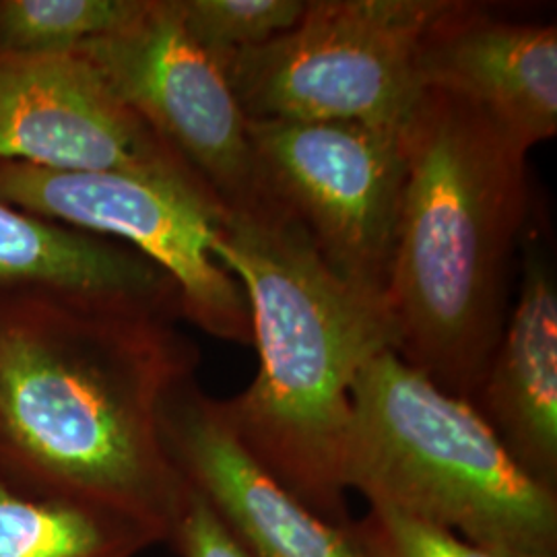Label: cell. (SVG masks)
Returning a JSON list of instances; mask_svg holds the SVG:
<instances>
[{
    "label": "cell",
    "instance_id": "6da1fadb",
    "mask_svg": "<svg viewBox=\"0 0 557 557\" xmlns=\"http://www.w3.org/2000/svg\"><path fill=\"white\" fill-rule=\"evenodd\" d=\"M178 310L0 283V485L131 518L168 543L188 487L161 409L195 379Z\"/></svg>",
    "mask_w": 557,
    "mask_h": 557
},
{
    "label": "cell",
    "instance_id": "7a4b0ae2",
    "mask_svg": "<svg viewBox=\"0 0 557 557\" xmlns=\"http://www.w3.org/2000/svg\"><path fill=\"white\" fill-rule=\"evenodd\" d=\"M405 182L384 306L393 351L471 403L508 317L531 213L527 156L478 106L423 87L398 126Z\"/></svg>",
    "mask_w": 557,
    "mask_h": 557
},
{
    "label": "cell",
    "instance_id": "3957f363",
    "mask_svg": "<svg viewBox=\"0 0 557 557\" xmlns=\"http://www.w3.org/2000/svg\"><path fill=\"white\" fill-rule=\"evenodd\" d=\"M213 252L248 299L259 374L223 400L239 442L320 518L347 527L343 481L359 370L393 349L386 310L351 292L275 202L211 221Z\"/></svg>",
    "mask_w": 557,
    "mask_h": 557
},
{
    "label": "cell",
    "instance_id": "277c9868",
    "mask_svg": "<svg viewBox=\"0 0 557 557\" xmlns=\"http://www.w3.org/2000/svg\"><path fill=\"white\" fill-rule=\"evenodd\" d=\"M343 481L370 506L487 552H557L556 490L520 469L469 400L444 393L393 349L354 380Z\"/></svg>",
    "mask_w": 557,
    "mask_h": 557
},
{
    "label": "cell",
    "instance_id": "5b68a950",
    "mask_svg": "<svg viewBox=\"0 0 557 557\" xmlns=\"http://www.w3.org/2000/svg\"><path fill=\"white\" fill-rule=\"evenodd\" d=\"M453 0H308L298 23L220 60L246 120L398 128L421 94V46Z\"/></svg>",
    "mask_w": 557,
    "mask_h": 557
},
{
    "label": "cell",
    "instance_id": "8992f818",
    "mask_svg": "<svg viewBox=\"0 0 557 557\" xmlns=\"http://www.w3.org/2000/svg\"><path fill=\"white\" fill-rule=\"evenodd\" d=\"M269 195L329 271L384 306L405 182L398 128L361 122L248 120Z\"/></svg>",
    "mask_w": 557,
    "mask_h": 557
},
{
    "label": "cell",
    "instance_id": "52a82bcc",
    "mask_svg": "<svg viewBox=\"0 0 557 557\" xmlns=\"http://www.w3.org/2000/svg\"><path fill=\"white\" fill-rule=\"evenodd\" d=\"M73 52L91 64L223 209L250 213L275 205L260 176L248 120L220 64L184 29L176 0H145L137 20Z\"/></svg>",
    "mask_w": 557,
    "mask_h": 557
},
{
    "label": "cell",
    "instance_id": "ba28073f",
    "mask_svg": "<svg viewBox=\"0 0 557 557\" xmlns=\"http://www.w3.org/2000/svg\"><path fill=\"white\" fill-rule=\"evenodd\" d=\"M0 200L131 246L172 278L182 319L211 337L252 345L248 299L211 246L221 209L160 182L15 161H0Z\"/></svg>",
    "mask_w": 557,
    "mask_h": 557
},
{
    "label": "cell",
    "instance_id": "9c48e42d",
    "mask_svg": "<svg viewBox=\"0 0 557 557\" xmlns=\"http://www.w3.org/2000/svg\"><path fill=\"white\" fill-rule=\"evenodd\" d=\"M0 161L160 182L223 209L77 52H0Z\"/></svg>",
    "mask_w": 557,
    "mask_h": 557
},
{
    "label": "cell",
    "instance_id": "30bf717a",
    "mask_svg": "<svg viewBox=\"0 0 557 557\" xmlns=\"http://www.w3.org/2000/svg\"><path fill=\"white\" fill-rule=\"evenodd\" d=\"M165 450L180 478L209 504L248 557H370L347 527L333 524L273 478L239 442L223 400L197 379L172 391L161 409Z\"/></svg>",
    "mask_w": 557,
    "mask_h": 557
},
{
    "label": "cell",
    "instance_id": "8fae6325",
    "mask_svg": "<svg viewBox=\"0 0 557 557\" xmlns=\"http://www.w3.org/2000/svg\"><path fill=\"white\" fill-rule=\"evenodd\" d=\"M418 81L471 101L529 153L557 135V27L453 0L421 46Z\"/></svg>",
    "mask_w": 557,
    "mask_h": 557
},
{
    "label": "cell",
    "instance_id": "7c38bea8",
    "mask_svg": "<svg viewBox=\"0 0 557 557\" xmlns=\"http://www.w3.org/2000/svg\"><path fill=\"white\" fill-rule=\"evenodd\" d=\"M517 304L471 405L522 471L557 492V285L547 250L524 236Z\"/></svg>",
    "mask_w": 557,
    "mask_h": 557
},
{
    "label": "cell",
    "instance_id": "4fadbf2b",
    "mask_svg": "<svg viewBox=\"0 0 557 557\" xmlns=\"http://www.w3.org/2000/svg\"><path fill=\"white\" fill-rule=\"evenodd\" d=\"M0 283L180 310L176 285L131 246L0 200Z\"/></svg>",
    "mask_w": 557,
    "mask_h": 557
},
{
    "label": "cell",
    "instance_id": "5bb4252c",
    "mask_svg": "<svg viewBox=\"0 0 557 557\" xmlns=\"http://www.w3.org/2000/svg\"><path fill=\"white\" fill-rule=\"evenodd\" d=\"M161 539L100 508L20 496L0 485V557H139Z\"/></svg>",
    "mask_w": 557,
    "mask_h": 557
},
{
    "label": "cell",
    "instance_id": "9a60e30c",
    "mask_svg": "<svg viewBox=\"0 0 557 557\" xmlns=\"http://www.w3.org/2000/svg\"><path fill=\"white\" fill-rule=\"evenodd\" d=\"M145 0H0V52L64 54L137 20Z\"/></svg>",
    "mask_w": 557,
    "mask_h": 557
},
{
    "label": "cell",
    "instance_id": "2e32d148",
    "mask_svg": "<svg viewBox=\"0 0 557 557\" xmlns=\"http://www.w3.org/2000/svg\"><path fill=\"white\" fill-rule=\"evenodd\" d=\"M188 36L215 60L289 32L308 0H176Z\"/></svg>",
    "mask_w": 557,
    "mask_h": 557
},
{
    "label": "cell",
    "instance_id": "e0dca14e",
    "mask_svg": "<svg viewBox=\"0 0 557 557\" xmlns=\"http://www.w3.org/2000/svg\"><path fill=\"white\" fill-rule=\"evenodd\" d=\"M354 533L370 557H494L448 529L386 506H370L354 520Z\"/></svg>",
    "mask_w": 557,
    "mask_h": 557
},
{
    "label": "cell",
    "instance_id": "ac0fdd59",
    "mask_svg": "<svg viewBox=\"0 0 557 557\" xmlns=\"http://www.w3.org/2000/svg\"><path fill=\"white\" fill-rule=\"evenodd\" d=\"M168 545L178 557H248L205 499L188 490V502Z\"/></svg>",
    "mask_w": 557,
    "mask_h": 557
},
{
    "label": "cell",
    "instance_id": "d6986e66",
    "mask_svg": "<svg viewBox=\"0 0 557 557\" xmlns=\"http://www.w3.org/2000/svg\"><path fill=\"white\" fill-rule=\"evenodd\" d=\"M494 557H557V552H541V549H494Z\"/></svg>",
    "mask_w": 557,
    "mask_h": 557
}]
</instances>
